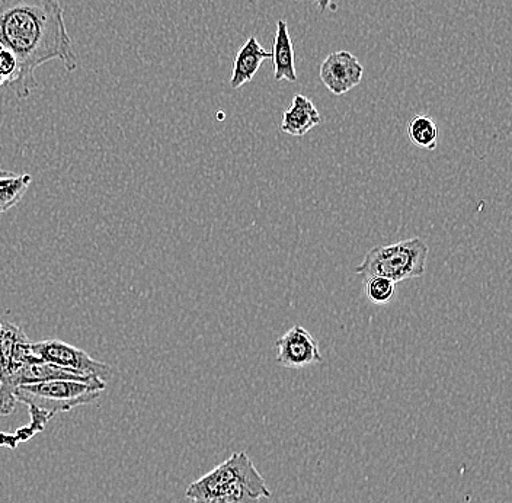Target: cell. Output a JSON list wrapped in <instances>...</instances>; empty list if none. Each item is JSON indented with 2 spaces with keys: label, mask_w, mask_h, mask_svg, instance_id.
<instances>
[{
  "label": "cell",
  "mask_w": 512,
  "mask_h": 503,
  "mask_svg": "<svg viewBox=\"0 0 512 503\" xmlns=\"http://www.w3.org/2000/svg\"><path fill=\"white\" fill-rule=\"evenodd\" d=\"M408 137L419 149L435 150L438 144L437 123L428 115H416L408 124Z\"/></svg>",
  "instance_id": "14"
},
{
  "label": "cell",
  "mask_w": 512,
  "mask_h": 503,
  "mask_svg": "<svg viewBox=\"0 0 512 503\" xmlns=\"http://www.w3.org/2000/svg\"><path fill=\"white\" fill-rule=\"evenodd\" d=\"M27 338L22 328L14 323L0 322V377L12 374L16 346Z\"/></svg>",
  "instance_id": "13"
},
{
  "label": "cell",
  "mask_w": 512,
  "mask_h": 503,
  "mask_svg": "<svg viewBox=\"0 0 512 503\" xmlns=\"http://www.w3.org/2000/svg\"><path fill=\"white\" fill-rule=\"evenodd\" d=\"M31 182L32 176L28 173L0 171V214L21 203Z\"/></svg>",
  "instance_id": "11"
},
{
  "label": "cell",
  "mask_w": 512,
  "mask_h": 503,
  "mask_svg": "<svg viewBox=\"0 0 512 503\" xmlns=\"http://www.w3.org/2000/svg\"><path fill=\"white\" fill-rule=\"evenodd\" d=\"M319 76L331 94L341 96L360 85L364 67L350 51H335L323 60Z\"/></svg>",
  "instance_id": "7"
},
{
  "label": "cell",
  "mask_w": 512,
  "mask_h": 503,
  "mask_svg": "<svg viewBox=\"0 0 512 503\" xmlns=\"http://www.w3.org/2000/svg\"><path fill=\"white\" fill-rule=\"evenodd\" d=\"M261 498H271V490L265 480L261 482H238L216 498L200 503H258Z\"/></svg>",
  "instance_id": "12"
},
{
  "label": "cell",
  "mask_w": 512,
  "mask_h": 503,
  "mask_svg": "<svg viewBox=\"0 0 512 503\" xmlns=\"http://www.w3.org/2000/svg\"><path fill=\"white\" fill-rule=\"evenodd\" d=\"M296 2H302V0H296ZM315 2L318 3L320 11H326L334 0H315Z\"/></svg>",
  "instance_id": "18"
},
{
  "label": "cell",
  "mask_w": 512,
  "mask_h": 503,
  "mask_svg": "<svg viewBox=\"0 0 512 503\" xmlns=\"http://www.w3.org/2000/svg\"><path fill=\"white\" fill-rule=\"evenodd\" d=\"M19 442L16 441L14 434H6V432H0V447H8L11 450H15L18 447Z\"/></svg>",
  "instance_id": "17"
},
{
  "label": "cell",
  "mask_w": 512,
  "mask_h": 503,
  "mask_svg": "<svg viewBox=\"0 0 512 503\" xmlns=\"http://www.w3.org/2000/svg\"><path fill=\"white\" fill-rule=\"evenodd\" d=\"M104 390L105 386H95L82 381L47 380L16 387L14 394L16 402L27 408L43 410L53 418L57 413H66L79 406L91 405Z\"/></svg>",
  "instance_id": "3"
},
{
  "label": "cell",
  "mask_w": 512,
  "mask_h": 503,
  "mask_svg": "<svg viewBox=\"0 0 512 503\" xmlns=\"http://www.w3.org/2000/svg\"><path fill=\"white\" fill-rule=\"evenodd\" d=\"M0 44L18 60L19 75L9 88L22 101L38 88V67L54 60L70 73L79 67L60 0H0Z\"/></svg>",
  "instance_id": "1"
},
{
  "label": "cell",
  "mask_w": 512,
  "mask_h": 503,
  "mask_svg": "<svg viewBox=\"0 0 512 503\" xmlns=\"http://www.w3.org/2000/svg\"><path fill=\"white\" fill-rule=\"evenodd\" d=\"M271 59L274 62L275 80H278V82L280 80H287L290 83L297 82L293 41H291L288 24L284 19H278L277 21V31H275Z\"/></svg>",
  "instance_id": "10"
},
{
  "label": "cell",
  "mask_w": 512,
  "mask_h": 503,
  "mask_svg": "<svg viewBox=\"0 0 512 503\" xmlns=\"http://www.w3.org/2000/svg\"><path fill=\"white\" fill-rule=\"evenodd\" d=\"M261 480L265 479L256 469L254 461L245 451H239V453H233L206 476L195 480L185 492V496L192 503L206 502L226 492L238 482H261Z\"/></svg>",
  "instance_id": "4"
},
{
  "label": "cell",
  "mask_w": 512,
  "mask_h": 503,
  "mask_svg": "<svg viewBox=\"0 0 512 503\" xmlns=\"http://www.w3.org/2000/svg\"><path fill=\"white\" fill-rule=\"evenodd\" d=\"M19 75L18 60L8 48L0 44V88L11 86Z\"/></svg>",
  "instance_id": "16"
},
{
  "label": "cell",
  "mask_w": 512,
  "mask_h": 503,
  "mask_svg": "<svg viewBox=\"0 0 512 503\" xmlns=\"http://www.w3.org/2000/svg\"><path fill=\"white\" fill-rule=\"evenodd\" d=\"M275 348H277L275 361L284 368L300 370L307 365L319 364L323 361L318 341L313 338L312 333L300 325H294L280 336L275 341Z\"/></svg>",
  "instance_id": "6"
},
{
  "label": "cell",
  "mask_w": 512,
  "mask_h": 503,
  "mask_svg": "<svg viewBox=\"0 0 512 503\" xmlns=\"http://www.w3.org/2000/svg\"><path fill=\"white\" fill-rule=\"evenodd\" d=\"M31 351L41 360L59 365L64 370L72 371L83 377H98L102 381L111 376L110 365L94 360L78 346L66 344L59 339H47V341L32 342Z\"/></svg>",
  "instance_id": "5"
},
{
  "label": "cell",
  "mask_w": 512,
  "mask_h": 503,
  "mask_svg": "<svg viewBox=\"0 0 512 503\" xmlns=\"http://www.w3.org/2000/svg\"><path fill=\"white\" fill-rule=\"evenodd\" d=\"M320 123H322V117L315 104L307 96L296 95L290 107L284 111L280 130L288 136L303 137Z\"/></svg>",
  "instance_id": "8"
},
{
  "label": "cell",
  "mask_w": 512,
  "mask_h": 503,
  "mask_svg": "<svg viewBox=\"0 0 512 503\" xmlns=\"http://www.w3.org/2000/svg\"><path fill=\"white\" fill-rule=\"evenodd\" d=\"M364 287H366L368 301L376 304V306H384V304H389L390 301L395 299L396 283H393L389 278L374 275V277L367 278L364 281Z\"/></svg>",
  "instance_id": "15"
},
{
  "label": "cell",
  "mask_w": 512,
  "mask_h": 503,
  "mask_svg": "<svg viewBox=\"0 0 512 503\" xmlns=\"http://www.w3.org/2000/svg\"><path fill=\"white\" fill-rule=\"evenodd\" d=\"M428 253L430 248L419 237L400 240L393 245L370 249L354 272L363 281L377 275L389 278L396 284L402 283L412 278H421L425 274Z\"/></svg>",
  "instance_id": "2"
},
{
  "label": "cell",
  "mask_w": 512,
  "mask_h": 503,
  "mask_svg": "<svg viewBox=\"0 0 512 503\" xmlns=\"http://www.w3.org/2000/svg\"><path fill=\"white\" fill-rule=\"evenodd\" d=\"M270 59L271 53L264 50L255 37L249 38L236 54L232 76H230V88L240 89L251 82L261 69L262 63Z\"/></svg>",
  "instance_id": "9"
}]
</instances>
